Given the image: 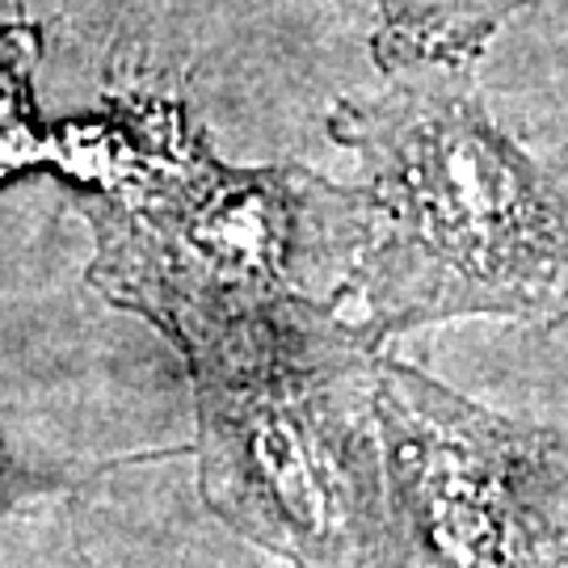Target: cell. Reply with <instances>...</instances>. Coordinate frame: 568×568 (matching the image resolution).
Masks as SVG:
<instances>
[{"mask_svg":"<svg viewBox=\"0 0 568 568\" xmlns=\"http://www.w3.org/2000/svg\"><path fill=\"white\" fill-rule=\"evenodd\" d=\"M143 321L182 354L203 501L291 568H375L379 345L333 300H164Z\"/></svg>","mask_w":568,"mask_h":568,"instance_id":"7a4b0ae2","label":"cell"},{"mask_svg":"<svg viewBox=\"0 0 568 568\" xmlns=\"http://www.w3.org/2000/svg\"><path fill=\"white\" fill-rule=\"evenodd\" d=\"M375 568H568V434L476 405L379 354Z\"/></svg>","mask_w":568,"mask_h":568,"instance_id":"277c9868","label":"cell"},{"mask_svg":"<svg viewBox=\"0 0 568 568\" xmlns=\"http://www.w3.org/2000/svg\"><path fill=\"white\" fill-rule=\"evenodd\" d=\"M535 0H384L371 60L392 77L417 63H471Z\"/></svg>","mask_w":568,"mask_h":568,"instance_id":"5b68a950","label":"cell"},{"mask_svg":"<svg viewBox=\"0 0 568 568\" xmlns=\"http://www.w3.org/2000/svg\"><path fill=\"white\" fill-rule=\"evenodd\" d=\"M325 131L358 161L337 307L366 342L467 316L568 325V194L493 122L471 68L392 72L375 98H337Z\"/></svg>","mask_w":568,"mask_h":568,"instance_id":"6da1fadb","label":"cell"},{"mask_svg":"<svg viewBox=\"0 0 568 568\" xmlns=\"http://www.w3.org/2000/svg\"><path fill=\"white\" fill-rule=\"evenodd\" d=\"M72 203L93 232L89 283L105 304L164 300H333L363 241L354 185L300 164L232 169L182 105L119 102Z\"/></svg>","mask_w":568,"mask_h":568,"instance_id":"3957f363","label":"cell"},{"mask_svg":"<svg viewBox=\"0 0 568 568\" xmlns=\"http://www.w3.org/2000/svg\"><path fill=\"white\" fill-rule=\"evenodd\" d=\"M114 464L98 467H77V464H47V459H30L21 455L9 434L0 426V509H13L18 501L30 497H47V493H63V488H77L84 480H93L98 471Z\"/></svg>","mask_w":568,"mask_h":568,"instance_id":"8992f818","label":"cell"}]
</instances>
